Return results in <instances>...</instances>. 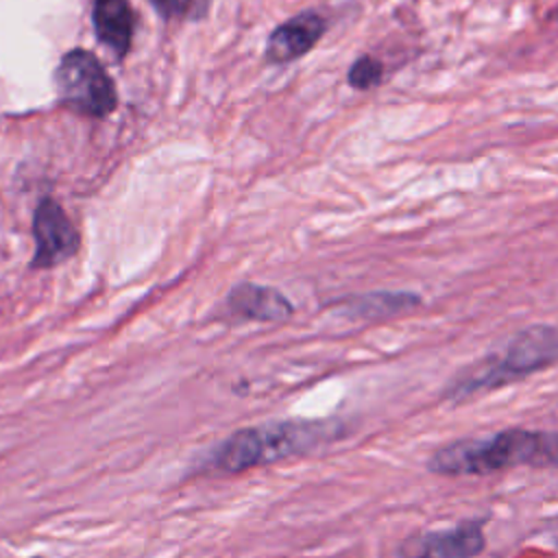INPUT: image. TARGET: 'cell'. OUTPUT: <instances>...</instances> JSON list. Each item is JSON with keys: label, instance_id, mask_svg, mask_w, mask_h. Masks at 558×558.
I'll list each match as a JSON object with an SVG mask.
<instances>
[{"label": "cell", "instance_id": "cell-6", "mask_svg": "<svg viewBox=\"0 0 558 558\" xmlns=\"http://www.w3.org/2000/svg\"><path fill=\"white\" fill-rule=\"evenodd\" d=\"M35 255L33 268H50L70 259L78 248V233L59 203L44 198L33 218Z\"/></svg>", "mask_w": 558, "mask_h": 558}, {"label": "cell", "instance_id": "cell-8", "mask_svg": "<svg viewBox=\"0 0 558 558\" xmlns=\"http://www.w3.org/2000/svg\"><path fill=\"white\" fill-rule=\"evenodd\" d=\"M227 307L238 318L264 323H281L292 316V305L281 292L255 283L235 286L229 292Z\"/></svg>", "mask_w": 558, "mask_h": 558}, {"label": "cell", "instance_id": "cell-9", "mask_svg": "<svg viewBox=\"0 0 558 558\" xmlns=\"http://www.w3.org/2000/svg\"><path fill=\"white\" fill-rule=\"evenodd\" d=\"M92 20L98 41L122 59L131 48L135 26V15L129 0H94Z\"/></svg>", "mask_w": 558, "mask_h": 558}, {"label": "cell", "instance_id": "cell-12", "mask_svg": "<svg viewBox=\"0 0 558 558\" xmlns=\"http://www.w3.org/2000/svg\"><path fill=\"white\" fill-rule=\"evenodd\" d=\"M209 2L211 0H174L177 13L187 20H201L207 13Z\"/></svg>", "mask_w": 558, "mask_h": 558}, {"label": "cell", "instance_id": "cell-11", "mask_svg": "<svg viewBox=\"0 0 558 558\" xmlns=\"http://www.w3.org/2000/svg\"><path fill=\"white\" fill-rule=\"evenodd\" d=\"M384 76V65L381 61H377L375 57H360L355 59V63L351 65L347 78H349V85L355 87V89H371L375 87Z\"/></svg>", "mask_w": 558, "mask_h": 558}, {"label": "cell", "instance_id": "cell-2", "mask_svg": "<svg viewBox=\"0 0 558 558\" xmlns=\"http://www.w3.org/2000/svg\"><path fill=\"white\" fill-rule=\"evenodd\" d=\"M342 434L344 427L338 421H272L235 429L214 449L209 462L218 471L242 473L292 456L310 453L336 438H342Z\"/></svg>", "mask_w": 558, "mask_h": 558}, {"label": "cell", "instance_id": "cell-3", "mask_svg": "<svg viewBox=\"0 0 558 558\" xmlns=\"http://www.w3.org/2000/svg\"><path fill=\"white\" fill-rule=\"evenodd\" d=\"M558 364V327L556 325H532L519 331L497 357H488L482 364L464 371L456 377L449 388V399H464L469 395L508 386L538 371Z\"/></svg>", "mask_w": 558, "mask_h": 558}, {"label": "cell", "instance_id": "cell-7", "mask_svg": "<svg viewBox=\"0 0 558 558\" xmlns=\"http://www.w3.org/2000/svg\"><path fill=\"white\" fill-rule=\"evenodd\" d=\"M325 33V20L314 13H299L272 31L266 46V59L272 63L294 61L305 54Z\"/></svg>", "mask_w": 558, "mask_h": 558}, {"label": "cell", "instance_id": "cell-1", "mask_svg": "<svg viewBox=\"0 0 558 558\" xmlns=\"http://www.w3.org/2000/svg\"><path fill=\"white\" fill-rule=\"evenodd\" d=\"M514 466L558 469V432L512 427L488 438H462L436 449L427 462L440 475H488Z\"/></svg>", "mask_w": 558, "mask_h": 558}, {"label": "cell", "instance_id": "cell-4", "mask_svg": "<svg viewBox=\"0 0 558 558\" xmlns=\"http://www.w3.org/2000/svg\"><path fill=\"white\" fill-rule=\"evenodd\" d=\"M54 85L65 107L94 118H105L118 105L116 87L100 65V61L87 50H70L57 65Z\"/></svg>", "mask_w": 558, "mask_h": 558}, {"label": "cell", "instance_id": "cell-5", "mask_svg": "<svg viewBox=\"0 0 558 558\" xmlns=\"http://www.w3.org/2000/svg\"><path fill=\"white\" fill-rule=\"evenodd\" d=\"M484 547V523L471 519L456 527L408 536L399 547V558H473L482 554Z\"/></svg>", "mask_w": 558, "mask_h": 558}, {"label": "cell", "instance_id": "cell-10", "mask_svg": "<svg viewBox=\"0 0 558 558\" xmlns=\"http://www.w3.org/2000/svg\"><path fill=\"white\" fill-rule=\"evenodd\" d=\"M421 305L414 292H373L349 303V312L360 318H390L412 312Z\"/></svg>", "mask_w": 558, "mask_h": 558}, {"label": "cell", "instance_id": "cell-14", "mask_svg": "<svg viewBox=\"0 0 558 558\" xmlns=\"http://www.w3.org/2000/svg\"><path fill=\"white\" fill-rule=\"evenodd\" d=\"M554 15H556V17H558V9H556V13H554Z\"/></svg>", "mask_w": 558, "mask_h": 558}, {"label": "cell", "instance_id": "cell-13", "mask_svg": "<svg viewBox=\"0 0 558 558\" xmlns=\"http://www.w3.org/2000/svg\"><path fill=\"white\" fill-rule=\"evenodd\" d=\"M150 2H153V7H155L163 17H168V15L177 13V4H174V0H150Z\"/></svg>", "mask_w": 558, "mask_h": 558}, {"label": "cell", "instance_id": "cell-15", "mask_svg": "<svg viewBox=\"0 0 558 558\" xmlns=\"http://www.w3.org/2000/svg\"><path fill=\"white\" fill-rule=\"evenodd\" d=\"M33 558H44V556H33Z\"/></svg>", "mask_w": 558, "mask_h": 558}]
</instances>
